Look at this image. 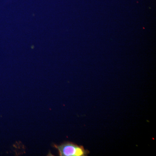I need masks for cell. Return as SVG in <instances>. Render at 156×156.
Listing matches in <instances>:
<instances>
[{
  "instance_id": "1",
  "label": "cell",
  "mask_w": 156,
  "mask_h": 156,
  "mask_svg": "<svg viewBox=\"0 0 156 156\" xmlns=\"http://www.w3.org/2000/svg\"><path fill=\"white\" fill-rule=\"evenodd\" d=\"M53 147L58 151L60 156H87L89 154V151L83 146L72 142H65L59 145L54 144Z\"/></svg>"
}]
</instances>
